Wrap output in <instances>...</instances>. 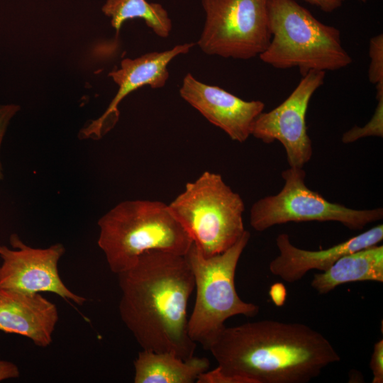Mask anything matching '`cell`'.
Segmentation results:
<instances>
[{"instance_id":"obj_1","label":"cell","mask_w":383,"mask_h":383,"mask_svg":"<svg viewBox=\"0 0 383 383\" xmlns=\"http://www.w3.org/2000/svg\"><path fill=\"white\" fill-rule=\"evenodd\" d=\"M117 275L121 318L142 349L194 357L187 308L195 284L186 256L148 251Z\"/></svg>"},{"instance_id":"obj_2","label":"cell","mask_w":383,"mask_h":383,"mask_svg":"<svg viewBox=\"0 0 383 383\" xmlns=\"http://www.w3.org/2000/svg\"><path fill=\"white\" fill-rule=\"evenodd\" d=\"M207 350L223 372L245 383H307L340 360L316 330L272 320L225 326Z\"/></svg>"},{"instance_id":"obj_3","label":"cell","mask_w":383,"mask_h":383,"mask_svg":"<svg viewBox=\"0 0 383 383\" xmlns=\"http://www.w3.org/2000/svg\"><path fill=\"white\" fill-rule=\"evenodd\" d=\"M98 226V245L116 274L131 267L146 252L186 255L193 243L168 204L159 201L120 202L99 218Z\"/></svg>"},{"instance_id":"obj_4","label":"cell","mask_w":383,"mask_h":383,"mask_svg":"<svg viewBox=\"0 0 383 383\" xmlns=\"http://www.w3.org/2000/svg\"><path fill=\"white\" fill-rule=\"evenodd\" d=\"M268 11L271 39L259 55L263 62L277 69L297 67L303 76L312 70H338L353 62L340 31L296 1L269 0Z\"/></svg>"},{"instance_id":"obj_5","label":"cell","mask_w":383,"mask_h":383,"mask_svg":"<svg viewBox=\"0 0 383 383\" xmlns=\"http://www.w3.org/2000/svg\"><path fill=\"white\" fill-rule=\"evenodd\" d=\"M250 233L245 230L240 238L226 251L204 256L192 243L185 255L194 279L196 298L189 318L191 339L208 349L225 321L236 315L252 317L259 306L245 302L235 287V274L239 259L248 245Z\"/></svg>"},{"instance_id":"obj_6","label":"cell","mask_w":383,"mask_h":383,"mask_svg":"<svg viewBox=\"0 0 383 383\" xmlns=\"http://www.w3.org/2000/svg\"><path fill=\"white\" fill-rule=\"evenodd\" d=\"M168 206L204 256L226 251L245 231L244 201L219 174L203 172Z\"/></svg>"},{"instance_id":"obj_7","label":"cell","mask_w":383,"mask_h":383,"mask_svg":"<svg viewBox=\"0 0 383 383\" xmlns=\"http://www.w3.org/2000/svg\"><path fill=\"white\" fill-rule=\"evenodd\" d=\"M281 191L255 202L250 209L252 228L262 232L272 226L289 222L336 221L350 230H362L383 218V209H355L326 200L305 184L303 168L284 170Z\"/></svg>"},{"instance_id":"obj_8","label":"cell","mask_w":383,"mask_h":383,"mask_svg":"<svg viewBox=\"0 0 383 383\" xmlns=\"http://www.w3.org/2000/svg\"><path fill=\"white\" fill-rule=\"evenodd\" d=\"M206 20L197 45L209 55L250 60L270 39L269 0H201Z\"/></svg>"},{"instance_id":"obj_9","label":"cell","mask_w":383,"mask_h":383,"mask_svg":"<svg viewBox=\"0 0 383 383\" xmlns=\"http://www.w3.org/2000/svg\"><path fill=\"white\" fill-rule=\"evenodd\" d=\"M326 72L312 70L303 75L289 96L255 118L251 135L265 143L279 141L289 167L303 168L311 158L312 142L307 132L306 113L315 91L324 83Z\"/></svg>"},{"instance_id":"obj_10","label":"cell","mask_w":383,"mask_h":383,"mask_svg":"<svg viewBox=\"0 0 383 383\" xmlns=\"http://www.w3.org/2000/svg\"><path fill=\"white\" fill-rule=\"evenodd\" d=\"M12 248L0 245V288L26 293L51 292L82 306L87 299L72 292L61 279L58 262L65 252L62 243L32 248L11 235Z\"/></svg>"},{"instance_id":"obj_11","label":"cell","mask_w":383,"mask_h":383,"mask_svg":"<svg viewBox=\"0 0 383 383\" xmlns=\"http://www.w3.org/2000/svg\"><path fill=\"white\" fill-rule=\"evenodd\" d=\"M194 45V43H185L162 52H151L135 59H123L120 68L109 73V77L118 87L116 96L100 117L80 130L79 138L98 140L102 138L118 120L119 103L132 91L144 86L162 88L169 78V63L177 56L188 53Z\"/></svg>"},{"instance_id":"obj_12","label":"cell","mask_w":383,"mask_h":383,"mask_svg":"<svg viewBox=\"0 0 383 383\" xmlns=\"http://www.w3.org/2000/svg\"><path fill=\"white\" fill-rule=\"evenodd\" d=\"M180 96L206 120L223 130L233 140L245 142L265 104L245 101L225 89L204 84L187 73L179 89Z\"/></svg>"},{"instance_id":"obj_13","label":"cell","mask_w":383,"mask_h":383,"mask_svg":"<svg viewBox=\"0 0 383 383\" xmlns=\"http://www.w3.org/2000/svg\"><path fill=\"white\" fill-rule=\"evenodd\" d=\"M382 239L383 225L379 224L331 248L309 250L294 246L287 233H281L276 238L279 254L270 262L269 270L273 275L294 283L301 279L309 270L324 272L342 256L377 245Z\"/></svg>"},{"instance_id":"obj_14","label":"cell","mask_w":383,"mask_h":383,"mask_svg":"<svg viewBox=\"0 0 383 383\" xmlns=\"http://www.w3.org/2000/svg\"><path fill=\"white\" fill-rule=\"evenodd\" d=\"M58 319L56 305L39 293L0 288V331L25 336L46 348L52 341Z\"/></svg>"},{"instance_id":"obj_15","label":"cell","mask_w":383,"mask_h":383,"mask_svg":"<svg viewBox=\"0 0 383 383\" xmlns=\"http://www.w3.org/2000/svg\"><path fill=\"white\" fill-rule=\"evenodd\" d=\"M357 281L383 282V245H372L340 257L329 269L313 275L311 286L326 294L338 286Z\"/></svg>"},{"instance_id":"obj_16","label":"cell","mask_w":383,"mask_h":383,"mask_svg":"<svg viewBox=\"0 0 383 383\" xmlns=\"http://www.w3.org/2000/svg\"><path fill=\"white\" fill-rule=\"evenodd\" d=\"M133 365L135 383H193L210 363L205 357L183 360L170 353L142 350Z\"/></svg>"},{"instance_id":"obj_17","label":"cell","mask_w":383,"mask_h":383,"mask_svg":"<svg viewBox=\"0 0 383 383\" xmlns=\"http://www.w3.org/2000/svg\"><path fill=\"white\" fill-rule=\"evenodd\" d=\"M111 18V26L116 30V40L123 23L133 18L143 19L146 26L160 38H167L172 23L167 10L158 3L146 0H106L101 9Z\"/></svg>"},{"instance_id":"obj_18","label":"cell","mask_w":383,"mask_h":383,"mask_svg":"<svg viewBox=\"0 0 383 383\" xmlns=\"http://www.w3.org/2000/svg\"><path fill=\"white\" fill-rule=\"evenodd\" d=\"M377 105L374 113L363 127L354 126L346 131L342 136L344 143L355 142L362 138L369 136H383V94L376 96Z\"/></svg>"},{"instance_id":"obj_19","label":"cell","mask_w":383,"mask_h":383,"mask_svg":"<svg viewBox=\"0 0 383 383\" xmlns=\"http://www.w3.org/2000/svg\"><path fill=\"white\" fill-rule=\"evenodd\" d=\"M368 79L374 84L377 91H383V35L380 33L370 40Z\"/></svg>"},{"instance_id":"obj_20","label":"cell","mask_w":383,"mask_h":383,"mask_svg":"<svg viewBox=\"0 0 383 383\" xmlns=\"http://www.w3.org/2000/svg\"><path fill=\"white\" fill-rule=\"evenodd\" d=\"M20 109L21 106L18 104H0V149L10 121ZM4 178V169L0 160V181Z\"/></svg>"},{"instance_id":"obj_21","label":"cell","mask_w":383,"mask_h":383,"mask_svg":"<svg viewBox=\"0 0 383 383\" xmlns=\"http://www.w3.org/2000/svg\"><path fill=\"white\" fill-rule=\"evenodd\" d=\"M370 367L372 372V383H383V340H378L373 347Z\"/></svg>"},{"instance_id":"obj_22","label":"cell","mask_w":383,"mask_h":383,"mask_svg":"<svg viewBox=\"0 0 383 383\" xmlns=\"http://www.w3.org/2000/svg\"><path fill=\"white\" fill-rule=\"evenodd\" d=\"M297 1V0H294ZM308 4L315 6L321 11L326 13H331L342 6L345 0H303ZM365 3L367 0H358Z\"/></svg>"},{"instance_id":"obj_23","label":"cell","mask_w":383,"mask_h":383,"mask_svg":"<svg viewBox=\"0 0 383 383\" xmlns=\"http://www.w3.org/2000/svg\"><path fill=\"white\" fill-rule=\"evenodd\" d=\"M20 372L14 363L0 360V382L12 378L18 377Z\"/></svg>"},{"instance_id":"obj_24","label":"cell","mask_w":383,"mask_h":383,"mask_svg":"<svg viewBox=\"0 0 383 383\" xmlns=\"http://www.w3.org/2000/svg\"><path fill=\"white\" fill-rule=\"evenodd\" d=\"M270 294L276 305L282 306L284 304L286 291L284 287L280 283L271 287Z\"/></svg>"}]
</instances>
